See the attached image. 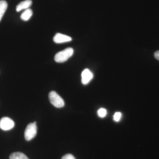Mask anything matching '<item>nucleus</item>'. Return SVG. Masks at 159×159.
Segmentation results:
<instances>
[{
    "label": "nucleus",
    "mask_w": 159,
    "mask_h": 159,
    "mask_svg": "<svg viewBox=\"0 0 159 159\" xmlns=\"http://www.w3.org/2000/svg\"><path fill=\"white\" fill-rule=\"evenodd\" d=\"M74 54V49L72 48H67L57 53L54 56V60L58 63L65 62Z\"/></svg>",
    "instance_id": "obj_1"
},
{
    "label": "nucleus",
    "mask_w": 159,
    "mask_h": 159,
    "mask_svg": "<svg viewBox=\"0 0 159 159\" xmlns=\"http://www.w3.org/2000/svg\"><path fill=\"white\" fill-rule=\"evenodd\" d=\"M48 97L50 102L55 107L61 108L64 106L63 99L55 91H51L49 93Z\"/></svg>",
    "instance_id": "obj_2"
},
{
    "label": "nucleus",
    "mask_w": 159,
    "mask_h": 159,
    "mask_svg": "<svg viewBox=\"0 0 159 159\" xmlns=\"http://www.w3.org/2000/svg\"><path fill=\"white\" fill-rule=\"evenodd\" d=\"M37 129L36 124L34 123H29L27 125L25 132V138L26 141H30L36 136Z\"/></svg>",
    "instance_id": "obj_3"
},
{
    "label": "nucleus",
    "mask_w": 159,
    "mask_h": 159,
    "mask_svg": "<svg viewBox=\"0 0 159 159\" xmlns=\"http://www.w3.org/2000/svg\"><path fill=\"white\" fill-rule=\"evenodd\" d=\"M14 121L9 117H3L0 120V128L3 130H9L14 127Z\"/></svg>",
    "instance_id": "obj_4"
},
{
    "label": "nucleus",
    "mask_w": 159,
    "mask_h": 159,
    "mask_svg": "<svg viewBox=\"0 0 159 159\" xmlns=\"http://www.w3.org/2000/svg\"><path fill=\"white\" fill-rule=\"evenodd\" d=\"M93 74L89 69H85L81 74V82L83 84H87L93 79Z\"/></svg>",
    "instance_id": "obj_5"
},
{
    "label": "nucleus",
    "mask_w": 159,
    "mask_h": 159,
    "mask_svg": "<svg viewBox=\"0 0 159 159\" xmlns=\"http://www.w3.org/2000/svg\"><path fill=\"white\" fill-rule=\"evenodd\" d=\"M53 40L55 43H60L70 41L72 40V38L68 36L65 35V34L58 33L54 35Z\"/></svg>",
    "instance_id": "obj_6"
},
{
    "label": "nucleus",
    "mask_w": 159,
    "mask_h": 159,
    "mask_svg": "<svg viewBox=\"0 0 159 159\" xmlns=\"http://www.w3.org/2000/svg\"><path fill=\"white\" fill-rule=\"evenodd\" d=\"M31 5H32V1L31 0H25V1L21 2L16 6V11L19 12L23 9H29Z\"/></svg>",
    "instance_id": "obj_7"
},
{
    "label": "nucleus",
    "mask_w": 159,
    "mask_h": 159,
    "mask_svg": "<svg viewBox=\"0 0 159 159\" xmlns=\"http://www.w3.org/2000/svg\"><path fill=\"white\" fill-rule=\"evenodd\" d=\"M33 14L32 10L30 9H26L21 15L20 18L23 20L27 21L29 20Z\"/></svg>",
    "instance_id": "obj_8"
},
{
    "label": "nucleus",
    "mask_w": 159,
    "mask_h": 159,
    "mask_svg": "<svg viewBox=\"0 0 159 159\" xmlns=\"http://www.w3.org/2000/svg\"><path fill=\"white\" fill-rule=\"evenodd\" d=\"M8 7V4L6 1L2 0L0 1V21L2 19L4 13L6 12Z\"/></svg>",
    "instance_id": "obj_9"
},
{
    "label": "nucleus",
    "mask_w": 159,
    "mask_h": 159,
    "mask_svg": "<svg viewBox=\"0 0 159 159\" xmlns=\"http://www.w3.org/2000/svg\"><path fill=\"white\" fill-rule=\"evenodd\" d=\"M10 159H29L25 154L21 152H15L9 156Z\"/></svg>",
    "instance_id": "obj_10"
},
{
    "label": "nucleus",
    "mask_w": 159,
    "mask_h": 159,
    "mask_svg": "<svg viewBox=\"0 0 159 159\" xmlns=\"http://www.w3.org/2000/svg\"><path fill=\"white\" fill-rule=\"evenodd\" d=\"M107 114L106 110L104 108H100L98 111V116L101 118H103Z\"/></svg>",
    "instance_id": "obj_11"
},
{
    "label": "nucleus",
    "mask_w": 159,
    "mask_h": 159,
    "mask_svg": "<svg viewBox=\"0 0 159 159\" xmlns=\"http://www.w3.org/2000/svg\"><path fill=\"white\" fill-rule=\"evenodd\" d=\"M122 117V114L120 112H116L114 116V119L116 122H119Z\"/></svg>",
    "instance_id": "obj_12"
},
{
    "label": "nucleus",
    "mask_w": 159,
    "mask_h": 159,
    "mask_svg": "<svg viewBox=\"0 0 159 159\" xmlns=\"http://www.w3.org/2000/svg\"><path fill=\"white\" fill-rule=\"evenodd\" d=\"M61 159H76L73 155L71 154H67L63 156L61 158Z\"/></svg>",
    "instance_id": "obj_13"
},
{
    "label": "nucleus",
    "mask_w": 159,
    "mask_h": 159,
    "mask_svg": "<svg viewBox=\"0 0 159 159\" xmlns=\"http://www.w3.org/2000/svg\"><path fill=\"white\" fill-rule=\"evenodd\" d=\"M154 57L157 59L159 60V51H156V52L154 53Z\"/></svg>",
    "instance_id": "obj_14"
},
{
    "label": "nucleus",
    "mask_w": 159,
    "mask_h": 159,
    "mask_svg": "<svg viewBox=\"0 0 159 159\" xmlns=\"http://www.w3.org/2000/svg\"><path fill=\"white\" fill-rule=\"evenodd\" d=\"M33 123H34V124H36V122H33Z\"/></svg>",
    "instance_id": "obj_15"
}]
</instances>
